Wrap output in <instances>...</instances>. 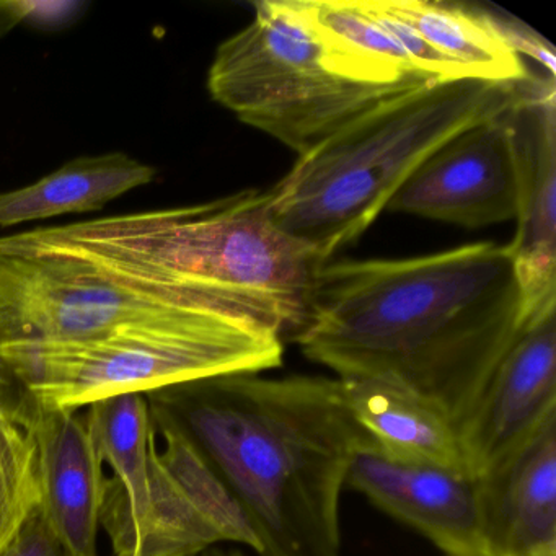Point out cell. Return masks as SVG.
Returning <instances> with one entry per match:
<instances>
[{
    "instance_id": "ba28073f",
    "label": "cell",
    "mask_w": 556,
    "mask_h": 556,
    "mask_svg": "<svg viewBox=\"0 0 556 556\" xmlns=\"http://www.w3.org/2000/svg\"><path fill=\"white\" fill-rule=\"evenodd\" d=\"M509 106L432 152L387 210L468 229L516 219L517 162Z\"/></svg>"
},
{
    "instance_id": "e0dca14e",
    "label": "cell",
    "mask_w": 556,
    "mask_h": 556,
    "mask_svg": "<svg viewBox=\"0 0 556 556\" xmlns=\"http://www.w3.org/2000/svg\"><path fill=\"white\" fill-rule=\"evenodd\" d=\"M386 4L408 22L429 47L464 67L471 79L520 84L532 74L488 12L428 0H386Z\"/></svg>"
},
{
    "instance_id": "ac0fdd59",
    "label": "cell",
    "mask_w": 556,
    "mask_h": 556,
    "mask_svg": "<svg viewBox=\"0 0 556 556\" xmlns=\"http://www.w3.org/2000/svg\"><path fill=\"white\" fill-rule=\"evenodd\" d=\"M155 431L164 442L159 448L162 464L220 542L242 543L258 555V539L245 513L206 458L175 429L155 426Z\"/></svg>"
},
{
    "instance_id": "9c48e42d",
    "label": "cell",
    "mask_w": 556,
    "mask_h": 556,
    "mask_svg": "<svg viewBox=\"0 0 556 556\" xmlns=\"http://www.w3.org/2000/svg\"><path fill=\"white\" fill-rule=\"evenodd\" d=\"M517 162V229L507 243L527 321L556 304V86L552 77L517 84L510 103Z\"/></svg>"
},
{
    "instance_id": "52a82bcc",
    "label": "cell",
    "mask_w": 556,
    "mask_h": 556,
    "mask_svg": "<svg viewBox=\"0 0 556 556\" xmlns=\"http://www.w3.org/2000/svg\"><path fill=\"white\" fill-rule=\"evenodd\" d=\"M84 418L113 470L100 516L113 556H198L220 543L162 464L144 393L92 403Z\"/></svg>"
},
{
    "instance_id": "8992f818",
    "label": "cell",
    "mask_w": 556,
    "mask_h": 556,
    "mask_svg": "<svg viewBox=\"0 0 556 556\" xmlns=\"http://www.w3.org/2000/svg\"><path fill=\"white\" fill-rule=\"evenodd\" d=\"M419 86H367L337 76L291 0L256 2L253 21L219 45L207 73V90L219 105L298 155L382 100Z\"/></svg>"
},
{
    "instance_id": "2e32d148",
    "label": "cell",
    "mask_w": 556,
    "mask_h": 556,
    "mask_svg": "<svg viewBox=\"0 0 556 556\" xmlns=\"http://www.w3.org/2000/svg\"><path fill=\"white\" fill-rule=\"evenodd\" d=\"M155 178L157 168L125 152L77 157L35 184L0 193V227L93 213Z\"/></svg>"
},
{
    "instance_id": "7c38bea8",
    "label": "cell",
    "mask_w": 556,
    "mask_h": 556,
    "mask_svg": "<svg viewBox=\"0 0 556 556\" xmlns=\"http://www.w3.org/2000/svg\"><path fill=\"white\" fill-rule=\"evenodd\" d=\"M486 556H556V413L478 475Z\"/></svg>"
},
{
    "instance_id": "44dd1931",
    "label": "cell",
    "mask_w": 556,
    "mask_h": 556,
    "mask_svg": "<svg viewBox=\"0 0 556 556\" xmlns=\"http://www.w3.org/2000/svg\"><path fill=\"white\" fill-rule=\"evenodd\" d=\"M0 556H74L58 539L40 507L25 520Z\"/></svg>"
},
{
    "instance_id": "cb8c5ba5",
    "label": "cell",
    "mask_w": 556,
    "mask_h": 556,
    "mask_svg": "<svg viewBox=\"0 0 556 556\" xmlns=\"http://www.w3.org/2000/svg\"><path fill=\"white\" fill-rule=\"evenodd\" d=\"M198 556H242L239 552H230V549L219 548V546H213L207 548L206 552L201 553Z\"/></svg>"
},
{
    "instance_id": "7a4b0ae2",
    "label": "cell",
    "mask_w": 556,
    "mask_h": 556,
    "mask_svg": "<svg viewBox=\"0 0 556 556\" xmlns=\"http://www.w3.org/2000/svg\"><path fill=\"white\" fill-rule=\"evenodd\" d=\"M146 399L154 425L180 432L229 488L258 556H341V493L372 439L338 377L229 374Z\"/></svg>"
},
{
    "instance_id": "d6986e66",
    "label": "cell",
    "mask_w": 556,
    "mask_h": 556,
    "mask_svg": "<svg viewBox=\"0 0 556 556\" xmlns=\"http://www.w3.org/2000/svg\"><path fill=\"white\" fill-rule=\"evenodd\" d=\"M40 500L34 438L0 408V552L40 507Z\"/></svg>"
},
{
    "instance_id": "5b68a950",
    "label": "cell",
    "mask_w": 556,
    "mask_h": 556,
    "mask_svg": "<svg viewBox=\"0 0 556 556\" xmlns=\"http://www.w3.org/2000/svg\"><path fill=\"white\" fill-rule=\"evenodd\" d=\"M282 338L255 321L204 314L170 327L73 343L0 344V408L15 421L35 409L84 406L177 383L263 374L281 366Z\"/></svg>"
},
{
    "instance_id": "ffe728a7",
    "label": "cell",
    "mask_w": 556,
    "mask_h": 556,
    "mask_svg": "<svg viewBox=\"0 0 556 556\" xmlns=\"http://www.w3.org/2000/svg\"><path fill=\"white\" fill-rule=\"evenodd\" d=\"M367 12L374 21L402 48L415 70L432 83H455V80H475L464 67L452 63L426 43L425 38L399 15L387 8L386 0H364Z\"/></svg>"
},
{
    "instance_id": "6da1fadb",
    "label": "cell",
    "mask_w": 556,
    "mask_h": 556,
    "mask_svg": "<svg viewBox=\"0 0 556 556\" xmlns=\"http://www.w3.org/2000/svg\"><path fill=\"white\" fill-rule=\"evenodd\" d=\"M529 324L509 247L321 266L292 340L346 377H386L431 399L457 428Z\"/></svg>"
},
{
    "instance_id": "8fae6325",
    "label": "cell",
    "mask_w": 556,
    "mask_h": 556,
    "mask_svg": "<svg viewBox=\"0 0 556 556\" xmlns=\"http://www.w3.org/2000/svg\"><path fill=\"white\" fill-rule=\"evenodd\" d=\"M346 486L421 533L444 556L484 555L477 480L386 457L374 442L354 455Z\"/></svg>"
},
{
    "instance_id": "5bb4252c",
    "label": "cell",
    "mask_w": 556,
    "mask_h": 556,
    "mask_svg": "<svg viewBox=\"0 0 556 556\" xmlns=\"http://www.w3.org/2000/svg\"><path fill=\"white\" fill-rule=\"evenodd\" d=\"M338 379L354 421L386 457L471 477L457 425L438 403L386 377Z\"/></svg>"
},
{
    "instance_id": "277c9868",
    "label": "cell",
    "mask_w": 556,
    "mask_h": 556,
    "mask_svg": "<svg viewBox=\"0 0 556 556\" xmlns=\"http://www.w3.org/2000/svg\"><path fill=\"white\" fill-rule=\"evenodd\" d=\"M517 84L428 83L377 103L299 155L269 188L279 229L324 262L363 236L442 144L510 105Z\"/></svg>"
},
{
    "instance_id": "30bf717a",
    "label": "cell",
    "mask_w": 556,
    "mask_h": 556,
    "mask_svg": "<svg viewBox=\"0 0 556 556\" xmlns=\"http://www.w3.org/2000/svg\"><path fill=\"white\" fill-rule=\"evenodd\" d=\"M556 413V304L530 318L458 428L471 477Z\"/></svg>"
},
{
    "instance_id": "4fadbf2b",
    "label": "cell",
    "mask_w": 556,
    "mask_h": 556,
    "mask_svg": "<svg viewBox=\"0 0 556 556\" xmlns=\"http://www.w3.org/2000/svg\"><path fill=\"white\" fill-rule=\"evenodd\" d=\"M37 445L40 510L74 556H99L103 460L77 409H35L17 421Z\"/></svg>"
},
{
    "instance_id": "7402d4cb",
    "label": "cell",
    "mask_w": 556,
    "mask_h": 556,
    "mask_svg": "<svg viewBox=\"0 0 556 556\" xmlns=\"http://www.w3.org/2000/svg\"><path fill=\"white\" fill-rule=\"evenodd\" d=\"M493 15V14H491ZM494 24L497 30L503 35L504 40L507 41L510 48L522 58V54L532 58L540 66L548 71V76L555 79L556 76V61L555 50L552 45L546 43L542 37L530 30L526 25L519 24L516 21H506L504 17H496L493 15Z\"/></svg>"
},
{
    "instance_id": "603a6c76",
    "label": "cell",
    "mask_w": 556,
    "mask_h": 556,
    "mask_svg": "<svg viewBox=\"0 0 556 556\" xmlns=\"http://www.w3.org/2000/svg\"><path fill=\"white\" fill-rule=\"evenodd\" d=\"M34 8V2L0 0V38L8 37L18 25L24 24L30 17Z\"/></svg>"
},
{
    "instance_id": "3957f363",
    "label": "cell",
    "mask_w": 556,
    "mask_h": 556,
    "mask_svg": "<svg viewBox=\"0 0 556 556\" xmlns=\"http://www.w3.org/2000/svg\"><path fill=\"white\" fill-rule=\"evenodd\" d=\"M0 255L83 260L281 338L294 337L304 324L315 276L327 265L279 229L268 190L0 236Z\"/></svg>"
},
{
    "instance_id": "9a60e30c",
    "label": "cell",
    "mask_w": 556,
    "mask_h": 556,
    "mask_svg": "<svg viewBox=\"0 0 556 556\" xmlns=\"http://www.w3.org/2000/svg\"><path fill=\"white\" fill-rule=\"evenodd\" d=\"M291 4L337 76L379 87L432 83L374 21L364 0H291Z\"/></svg>"
}]
</instances>
